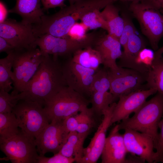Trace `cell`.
Wrapping results in <instances>:
<instances>
[{"label":"cell","mask_w":163,"mask_h":163,"mask_svg":"<svg viewBox=\"0 0 163 163\" xmlns=\"http://www.w3.org/2000/svg\"><path fill=\"white\" fill-rule=\"evenodd\" d=\"M12 112L18 120L21 131L35 139L49 124L44 107L37 102L19 100Z\"/></svg>","instance_id":"cell-5"},{"label":"cell","mask_w":163,"mask_h":163,"mask_svg":"<svg viewBox=\"0 0 163 163\" xmlns=\"http://www.w3.org/2000/svg\"><path fill=\"white\" fill-rule=\"evenodd\" d=\"M123 18L124 21V26L119 39L122 46L124 48L130 37L136 33V29L130 19L125 16Z\"/></svg>","instance_id":"cell-33"},{"label":"cell","mask_w":163,"mask_h":163,"mask_svg":"<svg viewBox=\"0 0 163 163\" xmlns=\"http://www.w3.org/2000/svg\"><path fill=\"white\" fill-rule=\"evenodd\" d=\"M88 135L77 131L70 132L66 141L58 152L66 157L74 158L75 162L81 163L84 148V142Z\"/></svg>","instance_id":"cell-21"},{"label":"cell","mask_w":163,"mask_h":163,"mask_svg":"<svg viewBox=\"0 0 163 163\" xmlns=\"http://www.w3.org/2000/svg\"><path fill=\"white\" fill-rule=\"evenodd\" d=\"M18 120L12 112L0 113V139H5L14 136L21 131Z\"/></svg>","instance_id":"cell-26"},{"label":"cell","mask_w":163,"mask_h":163,"mask_svg":"<svg viewBox=\"0 0 163 163\" xmlns=\"http://www.w3.org/2000/svg\"><path fill=\"white\" fill-rule=\"evenodd\" d=\"M145 47L146 44L142 38L136 33H134L130 37L123 48L118 65L136 70V59L139 52Z\"/></svg>","instance_id":"cell-20"},{"label":"cell","mask_w":163,"mask_h":163,"mask_svg":"<svg viewBox=\"0 0 163 163\" xmlns=\"http://www.w3.org/2000/svg\"><path fill=\"white\" fill-rule=\"evenodd\" d=\"M119 130L118 124L106 138L101 156V163H126L127 152L123 135Z\"/></svg>","instance_id":"cell-18"},{"label":"cell","mask_w":163,"mask_h":163,"mask_svg":"<svg viewBox=\"0 0 163 163\" xmlns=\"http://www.w3.org/2000/svg\"><path fill=\"white\" fill-rule=\"evenodd\" d=\"M18 101L15 96L0 90V113L12 112Z\"/></svg>","instance_id":"cell-32"},{"label":"cell","mask_w":163,"mask_h":163,"mask_svg":"<svg viewBox=\"0 0 163 163\" xmlns=\"http://www.w3.org/2000/svg\"><path fill=\"white\" fill-rule=\"evenodd\" d=\"M160 162H161V163H163V156L161 158V159L160 161Z\"/></svg>","instance_id":"cell-44"},{"label":"cell","mask_w":163,"mask_h":163,"mask_svg":"<svg viewBox=\"0 0 163 163\" xmlns=\"http://www.w3.org/2000/svg\"><path fill=\"white\" fill-rule=\"evenodd\" d=\"M15 50V48L8 41L0 37V52H5L8 54L12 53Z\"/></svg>","instance_id":"cell-38"},{"label":"cell","mask_w":163,"mask_h":163,"mask_svg":"<svg viewBox=\"0 0 163 163\" xmlns=\"http://www.w3.org/2000/svg\"><path fill=\"white\" fill-rule=\"evenodd\" d=\"M145 2L160 12H163V0H143Z\"/></svg>","instance_id":"cell-39"},{"label":"cell","mask_w":163,"mask_h":163,"mask_svg":"<svg viewBox=\"0 0 163 163\" xmlns=\"http://www.w3.org/2000/svg\"><path fill=\"white\" fill-rule=\"evenodd\" d=\"M134 113L118 124L119 130L130 129L148 135L153 140L155 149L159 124L163 115V94L157 92Z\"/></svg>","instance_id":"cell-2"},{"label":"cell","mask_w":163,"mask_h":163,"mask_svg":"<svg viewBox=\"0 0 163 163\" xmlns=\"http://www.w3.org/2000/svg\"><path fill=\"white\" fill-rule=\"evenodd\" d=\"M36 45L44 55H52L53 58L58 59L59 56H72L77 50L92 46V41L88 39L78 41L68 37H60L45 34L37 37Z\"/></svg>","instance_id":"cell-9"},{"label":"cell","mask_w":163,"mask_h":163,"mask_svg":"<svg viewBox=\"0 0 163 163\" xmlns=\"http://www.w3.org/2000/svg\"><path fill=\"white\" fill-rule=\"evenodd\" d=\"M100 10L97 9L88 12L80 20L88 30L101 28L108 32V28L107 23Z\"/></svg>","instance_id":"cell-28"},{"label":"cell","mask_w":163,"mask_h":163,"mask_svg":"<svg viewBox=\"0 0 163 163\" xmlns=\"http://www.w3.org/2000/svg\"><path fill=\"white\" fill-rule=\"evenodd\" d=\"M129 9L138 20L142 33L148 38L152 48L156 51L163 36V15L142 1L132 2Z\"/></svg>","instance_id":"cell-6"},{"label":"cell","mask_w":163,"mask_h":163,"mask_svg":"<svg viewBox=\"0 0 163 163\" xmlns=\"http://www.w3.org/2000/svg\"><path fill=\"white\" fill-rule=\"evenodd\" d=\"M109 91L115 101L121 96L142 89H147L146 75L134 69L120 67L107 69Z\"/></svg>","instance_id":"cell-8"},{"label":"cell","mask_w":163,"mask_h":163,"mask_svg":"<svg viewBox=\"0 0 163 163\" xmlns=\"http://www.w3.org/2000/svg\"><path fill=\"white\" fill-rule=\"evenodd\" d=\"M0 148L6 157L1 160L13 163H37L39 155L35 139L21 132L9 138L0 139Z\"/></svg>","instance_id":"cell-7"},{"label":"cell","mask_w":163,"mask_h":163,"mask_svg":"<svg viewBox=\"0 0 163 163\" xmlns=\"http://www.w3.org/2000/svg\"><path fill=\"white\" fill-rule=\"evenodd\" d=\"M62 66L67 86L84 96L90 97L91 85L97 70L86 68L73 62L71 57Z\"/></svg>","instance_id":"cell-11"},{"label":"cell","mask_w":163,"mask_h":163,"mask_svg":"<svg viewBox=\"0 0 163 163\" xmlns=\"http://www.w3.org/2000/svg\"><path fill=\"white\" fill-rule=\"evenodd\" d=\"M75 161L74 158L66 157L58 152L50 157L39 155L37 163H72Z\"/></svg>","instance_id":"cell-34"},{"label":"cell","mask_w":163,"mask_h":163,"mask_svg":"<svg viewBox=\"0 0 163 163\" xmlns=\"http://www.w3.org/2000/svg\"><path fill=\"white\" fill-rule=\"evenodd\" d=\"M0 23L2 22L7 19V14L9 12L8 11L5 4L2 2L0 1Z\"/></svg>","instance_id":"cell-40"},{"label":"cell","mask_w":163,"mask_h":163,"mask_svg":"<svg viewBox=\"0 0 163 163\" xmlns=\"http://www.w3.org/2000/svg\"><path fill=\"white\" fill-rule=\"evenodd\" d=\"M91 107L96 116L100 117L110 104L115 102L112 94L108 91L99 90L93 92L90 96Z\"/></svg>","instance_id":"cell-25"},{"label":"cell","mask_w":163,"mask_h":163,"mask_svg":"<svg viewBox=\"0 0 163 163\" xmlns=\"http://www.w3.org/2000/svg\"><path fill=\"white\" fill-rule=\"evenodd\" d=\"M90 103L84 96L66 86L47 101L44 108L50 123L75 115Z\"/></svg>","instance_id":"cell-4"},{"label":"cell","mask_w":163,"mask_h":163,"mask_svg":"<svg viewBox=\"0 0 163 163\" xmlns=\"http://www.w3.org/2000/svg\"><path fill=\"white\" fill-rule=\"evenodd\" d=\"M155 59V52L152 50L146 47L143 49L139 52L136 59V70L146 75Z\"/></svg>","instance_id":"cell-29"},{"label":"cell","mask_w":163,"mask_h":163,"mask_svg":"<svg viewBox=\"0 0 163 163\" xmlns=\"http://www.w3.org/2000/svg\"><path fill=\"white\" fill-rule=\"evenodd\" d=\"M121 46L118 39L108 33L99 34L92 47L99 53L104 67L113 69L119 67L116 60L122 55Z\"/></svg>","instance_id":"cell-17"},{"label":"cell","mask_w":163,"mask_h":163,"mask_svg":"<svg viewBox=\"0 0 163 163\" xmlns=\"http://www.w3.org/2000/svg\"><path fill=\"white\" fill-rule=\"evenodd\" d=\"M87 27L82 22H76L70 28L67 37L78 41H84L92 37L95 32L87 34Z\"/></svg>","instance_id":"cell-31"},{"label":"cell","mask_w":163,"mask_h":163,"mask_svg":"<svg viewBox=\"0 0 163 163\" xmlns=\"http://www.w3.org/2000/svg\"><path fill=\"white\" fill-rule=\"evenodd\" d=\"M81 118L76 131L82 134L88 135L91 129L96 125V117L91 108H85L80 112Z\"/></svg>","instance_id":"cell-30"},{"label":"cell","mask_w":163,"mask_h":163,"mask_svg":"<svg viewBox=\"0 0 163 163\" xmlns=\"http://www.w3.org/2000/svg\"><path fill=\"white\" fill-rule=\"evenodd\" d=\"M63 120L51 122L35 139L39 155L48 152L58 153L66 141L69 134L63 125Z\"/></svg>","instance_id":"cell-12"},{"label":"cell","mask_w":163,"mask_h":163,"mask_svg":"<svg viewBox=\"0 0 163 163\" xmlns=\"http://www.w3.org/2000/svg\"><path fill=\"white\" fill-rule=\"evenodd\" d=\"M12 58L11 53L0 59V90L9 92L13 87L11 85Z\"/></svg>","instance_id":"cell-27"},{"label":"cell","mask_w":163,"mask_h":163,"mask_svg":"<svg viewBox=\"0 0 163 163\" xmlns=\"http://www.w3.org/2000/svg\"><path fill=\"white\" fill-rule=\"evenodd\" d=\"M65 0H40L43 6V9L47 10L51 8L59 7L61 8L66 6Z\"/></svg>","instance_id":"cell-37"},{"label":"cell","mask_w":163,"mask_h":163,"mask_svg":"<svg viewBox=\"0 0 163 163\" xmlns=\"http://www.w3.org/2000/svg\"><path fill=\"white\" fill-rule=\"evenodd\" d=\"M110 4H113L114 2L118 1L120 0L121 1H131L132 2H141L143 0H108Z\"/></svg>","instance_id":"cell-42"},{"label":"cell","mask_w":163,"mask_h":163,"mask_svg":"<svg viewBox=\"0 0 163 163\" xmlns=\"http://www.w3.org/2000/svg\"><path fill=\"white\" fill-rule=\"evenodd\" d=\"M108 5L107 0H80L61 8L56 14L63 32L68 34L71 27L84 14L95 9L100 10Z\"/></svg>","instance_id":"cell-13"},{"label":"cell","mask_w":163,"mask_h":163,"mask_svg":"<svg viewBox=\"0 0 163 163\" xmlns=\"http://www.w3.org/2000/svg\"><path fill=\"white\" fill-rule=\"evenodd\" d=\"M147 89L155 90L163 94V56L155 57L152 65L146 75Z\"/></svg>","instance_id":"cell-24"},{"label":"cell","mask_w":163,"mask_h":163,"mask_svg":"<svg viewBox=\"0 0 163 163\" xmlns=\"http://www.w3.org/2000/svg\"><path fill=\"white\" fill-rule=\"evenodd\" d=\"M80 0H68L70 5H71L74 4L75 2L78 1Z\"/></svg>","instance_id":"cell-43"},{"label":"cell","mask_w":163,"mask_h":163,"mask_svg":"<svg viewBox=\"0 0 163 163\" xmlns=\"http://www.w3.org/2000/svg\"><path fill=\"white\" fill-rule=\"evenodd\" d=\"M153 89H142L121 95L113 109L110 124L125 120L133 113L136 111L150 96L156 93Z\"/></svg>","instance_id":"cell-14"},{"label":"cell","mask_w":163,"mask_h":163,"mask_svg":"<svg viewBox=\"0 0 163 163\" xmlns=\"http://www.w3.org/2000/svg\"><path fill=\"white\" fill-rule=\"evenodd\" d=\"M71 58L72 61L77 64L95 70H97L100 65L102 64L99 53L92 46L77 50Z\"/></svg>","instance_id":"cell-22"},{"label":"cell","mask_w":163,"mask_h":163,"mask_svg":"<svg viewBox=\"0 0 163 163\" xmlns=\"http://www.w3.org/2000/svg\"><path fill=\"white\" fill-rule=\"evenodd\" d=\"M163 53V46L155 52V57H159Z\"/></svg>","instance_id":"cell-41"},{"label":"cell","mask_w":163,"mask_h":163,"mask_svg":"<svg viewBox=\"0 0 163 163\" xmlns=\"http://www.w3.org/2000/svg\"><path fill=\"white\" fill-rule=\"evenodd\" d=\"M40 2V0H16L15 6L8 10L9 13L19 15L22 18L21 21L25 23L37 24L44 15Z\"/></svg>","instance_id":"cell-19"},{"label":"cell","mask_w":163,"mask_h":163,"mask_svg":"<svg viewBox=\"0 0 163 163\" xmlns=\"http://www.w3.org/2000/svg\"><path fill=\"white\" fill-rule=\"evenodd\" d=\"M0 37L8 41L15 50L37 47L32 25L7 19L0 23Z\"/></svg>","instance_id":"cell-10"},{"label":"cell","mask_w":163,"mask_h":163,"mask_svg":"<svg viewBox=\"0 0 163 163\" xmlns=\"http://www.w3.org/2000/svg\"><path fill=\"white\" fill-rule=\"evenodd\" d=\"M158 127L160 129L158 133L157 143L155 149V160L154 163L160 162L163 156V117L159 123Z\"/></svg>","instance_id":"cell-35"},{"label":"cell","mask_w":163,"mask_h":163,"mask_svg":"<svg viewBox=\"0 0 163 163\" xmlns=\"http://www.w3.org/2000/svg\"><path fill=\"white\" fill-rule=\"evenodd\" d=\"M45 55L37 70L24 90L14 95L18 100L37 102L43 107L50 98L67 86L64 79L62 65L58 59Z\"/></svg>","instance_id":"cell-1"},{"label":"cell","mask_w":163,"mask_h":163,"mask_svg":"<svg viewBox=\"0 0 163 163\" xmlns=\"http://www.w3.org/2000/svg\"><path fill=\"white\" fill-rule=\"evenodd\" d=\"M101 12L108 28V33L119 40L123 31L124 21L119 14L118 8L113 4L106 5Z\"/></svg>","instance_id":"cell-23"},{"label":"cell","mask_w":163,"mask_h":163,"mask_svg":"<svg viewBox=\"0 0 163 163\" xmlns=\"http://www.w3.org/2000/svg\"><path fill=\"white\" fill-rule=\"evenodd\" d=\"M123 134L127 152L137 155L145 162L154 163L155 151L154 141L148 135L130 129Z\"/></svg>","instance_id":"cell-15"},{"label":"cell","mask_w":163,"mask_h":163,"mask_svg":"<svg viewBox=\"0 0 163 163\" xmlns=\"http://www.w3.org/2000/svg\"><path fill=\"white\" fill-rule=\"evenodd\" d=\"M81 118L79 113L69 117L63 120L64 126L68 133L76 131Z\"/></svg>","instance_id":"cell-36"},{"label":"cell","mask_w":163,"mask_h":163,"mask_svg":"<svg viewBox=\"0 0 163 163\" xmlns=\"http://www.w3.org/2000/svg\"><path fill=\"white\" fill-rule=\"evenodd\" d=\"M11 54L13 85L11 94L14 96L23 92L37 70L45 55L39 48L15 50Z\"/></svg>","instance_id":"cell-3"},{"label":"cell","mask_w":163,"mask_h":163,"mask_svg":"<svg viewBox=\"0 0 163 163\" xmlns=\"http://www.w3.org/2000/svg\"><path fill=\"white\" fill-rule=\"evenodd\" d=\"M116 104L110 105L104 113L103 118L88 145L84 148L81 163H95L101 156L106 139L108 128L111 126L112 113Z\"/></svg>","instance_id":"cell-16"}]
</instances>
